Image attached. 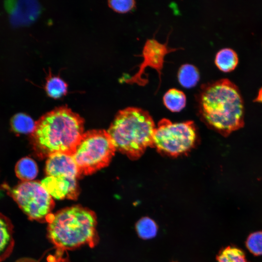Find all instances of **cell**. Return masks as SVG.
Listing matches in <instances>:
<instances>
[{"label":"cell","mask_w":262,"mask_h":262,"mask_svg":"<svg viewBox=\"0 0 262 262\" xmlns=\"http://www.w3.org/2000/svg\"><path fill=\"white\" fill-rule=\"evenodd\" d=\"M84 130V120L66 106H60L42 115L31 134L35 155L41 159L55 154L72 155Z\"/></svg>","instance_id":"1"},{"label":"cell","mask_w":262,"mask_h":262,"mask_svg":"<svg viewBox=\"0 0 262 262\" xmlns=\"http://www.w3.org/2000/svg\"><path fill=\"white\" fill-rule=\"evenodd\" d=\"M196 98L200 117L211 128L226 136L242 127L243 99L238 88L229 79L202 84Z\"/></svg>","instance_id":"2"},{"label":"cell","mask_w":262,"mask_h":262,"mask_svg":"<svg viewBox=\"0 0 262 262\" xmlns=\"http://www.w3.org/2000/svg\"><path fill=\"white\" fill-rule=\"evenodd\" d=\"M97 225L93 211L76 205L52 214L48 222V237L60 251L84 245L93 247L98 241Z\"/></svg>","instance_id":"3"},{"label":"cell","mask_w":262,"mask_h":262,"mask_svg":"<svg viewBox=\"0 0 262 262\" xmlns=\"http://www.w3.org/2000/svg\"><path fill=\"white\" fill-rule=\"evenodd\" d=\"M155 129L148 112L130 107L117 113L107 132L116 150L134 160L153 147Z\"/></svg>","instance_id":"4"},{"label":"cell","mask_w":262,"mask_h":262,"mask_svg":"<svg viewBox=\"0 0 262 262\" xmlns=\"http://www.w3.org/2000/svg\"><path fill=\"white\" fill-rule=\"evenodd\" d=\"M115 151L107 131L93 130L83 133L72 156L82 176L108 166Z\"/></svg>","instance_id":"5"},{"label":"cell","mask_w":262,"mask_h":262,"mask_svg":"<svg viewBox=\"0 0 262 262\" xmlns=\"http://www.w3.org/2000/svg\"><path fill=\"white\" fill-rule=\"evenodd\" d=\"M1 186L30 220L40 222L49 221L55 204L41 182L21 181L13 187L6 183Z\"/></svg>","instance_id":"6"},{"label":"cell","mask_w":262,"mask_h":262,"mask_svg":"<svg viewBox=\"0 0 262 262\" xmlns=\"http://www.w3.org/2000/svg\"><path fill=\"white\" fill-rule=\"evenodd\" d=\"M196 139V128L193 121L173 123L164 118L155 129L153 147L161 154L176 157L190 151Z\"/></svg>","instance_id":"7"},{"label":"cell","mask_w":262,"mask_h":262,"mask_svg":"<svg viewBox=\"0 0 262 262\" xmlns=\"http://www.w3.org/2000/svg\"><path fill=\"white\" fill-rule=\"evenodd\" d=\"M167 44V40L165 43H161L154 38L147 39L142 49L141 56L143 60L138 66V71L131 77L124 78L123 81L129 84L135 83L144 86L148 82L145 70L147 68L150 67L156 70L158 73L160 86L162 81V71L166 55L170 52L181 49V48H170Z\"/></svg>","instance_id":"8"},{"label":"cell","mask_w":262,"mask_h":262,"mask_svg":"<svg viewBox=\"0 0 262 262\" xmlns=\"http://www.w3.org/2000/svg\"><path fill=\"white\" fill-rule=\"evenodd\" d=\"M77 178L66 175L47 176L41 182L52 197L57 199H76L80 194Z\"/></svg>","instance_id":"9"},{"label":"cell","mask_w":262,"mask_h":262,"mask_svg":"<svg viewBox=\"0 0 262 262\" xmlns=\"http://www.w3.org/2000/svg\"><path fill=\"white\" fill-rule=\"evenodd\" d=\"M4 7L14 27L28 25L33 22L40 12V5L35 0H7Z\"/></svg>","instance_id":"10"},{"label":"cell","mask_w":262,"mask_h":262,"mask_svg":"<svg viewBox=\"0 0 262 262\" xmlns=\"http://www.w3.org/2000/svg\"><path fill=\"white\" fill-rule=\"evenodd\" d=\"M45 172L47 176L66 175L79 179L81 176L72 155L55 154L48 157Z\"/></svg>","instance_id":"11"},{"label":"cell","mask_w":262,"mask_h":262,"mask_svg":"<svg viewBox=\"0 0 262 262\" xmlns=\"http://www.w3.org/2000/svg\"><path fill=\"white\" fill-rule=\"evenodd\" d=\"M14 244L12 223L8 217L0 213V262L10 256Z\"/></svg>","instance_id":"12"},{"label":"cell","mask_w":262,"mask_h":262,"mask_svg":"<svg viewBox=\"0 0 262 262\" xmlns=\"http://www.w3.org/2000/svg\"><path fill=\"white\" fill-rule=\"evenodd\" d=\"M214 62L220 70L225 72H229L236 67L238 63V57L233 49L226 48L217 52Z\"/></svg>","instance_id":"13"},{"label":"cell","mask_w":262,"mask_h":262,"mask_svg":"<svg viewBox=\"0 0 262 262\" xmlns=\"http://www.w3.org/2000/svg\"><path fill=\"white\" fill-rule=\"evenodd\" d=\"M38 167L36 162L29 157L20 159L15 166V173L22 181H29L37 175Z\"/></svg>","instance_id":"14"},{"label":"cell","mask_w":262,"mask_h":262,"mask_svg":"<svg viewBox=\"0 0 262 262\" xmlns=\"http://www.w3.org/2000/svg\"><path fill=\"white\" fill-rule=\"evenodd\" d=\"M180 84L185 88L195 86L200 79L198 69L194 65L189 64L182 65L179 69L177 75Z\"/></svg>","instance_id":"15"},{"label":"cell","mask_w":262,"mask_h":262,"mask_svg":"<svg viewBox=\"0 0 262 262\" xmlns=\"http://www.w3.org/2000/svg\"><path fill=\"white\" fill-rule=\"evenodd\" d=\"M165 106L172 112H179L186 105V97L184 92L176 88L168 90L163 96Z\"/></svg>","instance_id":"16"},{"label":"cell","mask_w":262,"mask_h":262,"mask_svg":"<svg viewBox=\"0 0 262 262\" xmlns=\"http://www.w3.org/2000/svg\"><path fill=\"white\" fill-rule=\"evenodd\" d=\"M10 125L13 131L17 134H31L34 129L35 122L29 115L20 113L12 117Z\"/></svg>","instance_id":"17"},{"label":"cell","mask_w":262,"mask_h":262,"mask_svg":"<svg viewBox=\"0 0 262 262\" xmlns=\"http://www.w3.org/2000/svg\"><path fill=\"white\" fill-rule=\"evenodd\" d=\"M45 89L49 97L56 99L66 94L67 84L61 78L50 74L47 79Z\"/></svg>","instance_id":"18"},{"label":"cell","mask_w":262,"mask_h":262,"mask_svg":"<svg viewBox=\"0 0 262 262\" xmlns=\"http://www.w3.org/2000/svg\"><path fill=\"white\" fill-rule=\"evenodd\" d=\"M216 260L217 262H249L242 250L232 246L222 249L217 255Z\"/></svg>","instance_id":"19"},{"label":"cell","mask_w":262,"mask_h":262,"mask_svg":"<svg viewBox=\"0 0 262 262\" xmlns=\"http://www.w3.org/2000/svg\"><path fill=\"white\" fill-rule=\"evenodd\" d=\"M136 229L141 238L149 239L156 235L158 227L154 221L148 217H144L137 222Z\"/></svg>","instance_id":"20"},{"label":"cell","mask_w":262,"mask_h":262,"mask_svg":"<svg viewBox=\"0 0 262 262\" xmlns=\"http://www.w3.org/2000/svg\"><path fill=\"white\" fill-rule=\"evenodd\" d=\"M246 246L253 255H262V231L251 233L247 238Z\"/></svg>","instance_id":"21"},{"label":"cell","mask_w":262,"mask_h":262,"mask_svg":"<svg viewBox=\"0 0 262 262\" xmlns=\"http://www.w3.org/2000/svg\"><path fill=\"white\" fill-rule=\"evenodd\" d=\"M108 5L115 12L126 13L136 7V2L133 0H113L108 1Z\"/></svg>","instance_id":"22"},{"label":"cell","mask_w":262,"mask_h":262,"mask_svg":"<svg viewBox=\"0 0 262 262\" xmlns=\"http://www.w3.org/2000/svg\"><path fill=\"white\" fill-rule=\"evenodd\" d=\"M63 251H58L56 256L51 257L50 260L48 262H70L67 258H64L62 256Z\"/></svg>","instance_id":"23"},{"label":"cell","mask_w":262,"mask_h":262,"mask_svg":"<svg viewBox=\"0 0 262 262\" xmlns=\"http://www.w3.org/2000/svg\"><path fill=\"white\" fill-rule=\"evenodd\" d=\"M258 98H259V100L262 101V89L260 90V91L259 92Z\"/></svg>","instance_id":"24"}]
</instances>
